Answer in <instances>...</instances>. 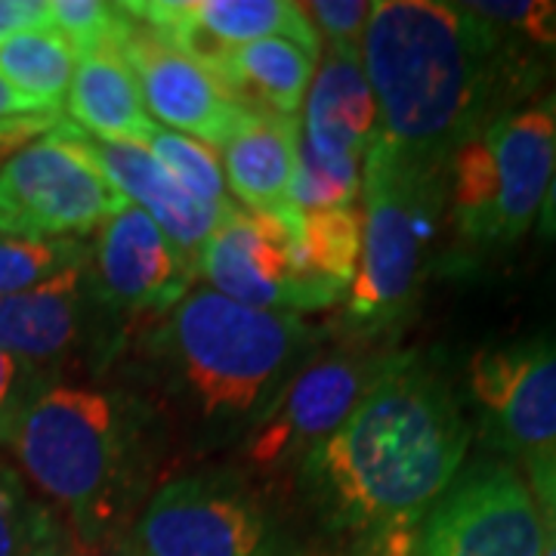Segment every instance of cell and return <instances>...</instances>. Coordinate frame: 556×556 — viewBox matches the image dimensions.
Segmentation results:
<instances>
[{
	"label": "cell",
	"mask_w": 556,
	"mask_h": 556,
	"mask_svg": "<svg viewBox=\"0 0 556 556\" xmlns=\"http://www.w3.org/2000/svg\"><path fill=\"white\" fill-rule=\"evenodd\" d=\"M328 556H417V526L399 522L371 532H358L350 544Z\"/></svg>",
	"instance_id": "obj_30"
},
{
	"label": "cell",
	"mask_w": 556,
	"mask_h": 556,
	"mask_svg": "<svg viewBox=\"0 0 556 556\" xmlns=\"http://www.w3.org/2000/svg\"><path fill=\"white\" fill-rule=\"evenodd\" d=\"M115 50L137 78L146 112L174 127V134H189L211 149L226 146L248 109L199 60L182 53L177 43L161 38L130 13Z\"/></svg>",
	"instance_id": "obj_11"
},
{
	"label": "cell",
	"mask_w": 556,
	"mask_h": 556,
	"mask_svg": "<svg viewBox=\"0 0 556 556\" xmlns=\"http://www.w3.org/2000/svg\"><path fill=\"white\" fill-rule=\"evenodd\" d=\"M38 112H50V109H43L38 102L25 100L22 93H16V90L10 87V80L0 75V121L25 118V115H38Z\"/></svg>",
	"instance_id": "obj_34"
},
{
	"label": "cell",
	"mask_w": 556,
	"mask_h": 556,
	"mask_svg": "<svg viewBox=\"0 0 556 556\" xmlns=\"http://www.w3.org/2000/svg\"><path fill=\"white\" fill-rule=\"evenodd\" d=\"M470 424L455 390L420 358L390 356L353 415L313 452V470L358 532L417 526L455 482Z\"/></svg>",
	"instance_id": "obj_2"
},
{
	"label": "cell",
	"mask_w": 556,
	"mask_h": 556,
	"mask_svg": "<svg viewBox=\"0 0 556 556\" xmlns=\"http://www.w3.org/2000/svg\"><path fill=\"white\" fill-rule=\"evenodd\" d=\"M300 7H303V16L316 28L318 38L328 40L331 53H358L375 3H365V0H313V3H300Z\"/></svg>",
	"instance_id": "obj_29"
},
{
	"label": "cell",
	"mask_w": 556,
	"mask_h": 556,
	"mask_svg": "<svg viewBox=\"0 0 556 556\" xmlns=\"http://www.w3.org/2000/svg\"><path fill=\"white\" fill-rule=\"evenodd\" d=\"M266 519L236 482L189 477L164 485L137 522L139 556H260Z\"/></svg>",
	"instance_id": "obj_10"
},
{
	"label": "cell",
	"mask_w": 556,
	"mask_h": 556,
	"mask_svg": "<svg viewBox=\"0 0 556 556\" xmlns=\"http://www.w3.org/2000/svg\"><path fill=\"white\" fill-rule=\"evenodd\" d=\"M97 273L102 298L112 309L164 313L186 298L195 266L139 207L127 204L100 226Z\"/></svg>",
	"instance_id": "obj_14"
},
{
	"label": "cell",
	"mask_w": 556,
	"mask_h": 556,
	"mask_svg": "<svg viewBox=\"0 0 556 556\" xmlns=\"http://www.w3.org/2000/svg\"><path fill=\"white\" fill-rule=\"evenodd\" d=\"M127 25V13L121 3L102 0H53L50 3V28L65 38V43L84 56L105 47H115Z\"/></svg>",
	"instance_id": "obj_27"
},
{
	"label": "cell",
	"mask_w": 556,
	"mask_h": 556,
	"mask_svg": "<svg viewBox=\"0 0 556 556\" xmlns=\"http://www.w3.org/2000/svg\"><path fill=\"white\" fill-rule=\"evenodd\" d=\"M146 149L192 199H199L201 204L219 211L223 217L236 211V204L226 195V179H223V170H219L217 152L211 146L159 127L152 134V139L146 142Z\"/></svg>",
	"instance_id": "obj_24"
},
{
	"label": "cell",
	"mask_w": 556,
	"mask_h": 556,
	"mask_svg": "<svg viewBox=\"0 0 556 556\" xmlns=\"http://www.w3.org/2000/svg\"><path fill=\"white\" fill-rule=\"evenodd\" d=\"M50 28V3L43 0H0V40L28 31Z\"/></svg>",
	"instance_id": "obj_31"
},
{
	"label": "cell",
	"mask_w": 556,
	"mask_h": 556,
	"mask_svg": "<svg viewBox=\"0 0 556 556\" xmlns=\"http://www.w3.org/2000/svg\"><path fill=\"white\" fill-rule=\"evenodd\" d=\"M127 204L68 121L0 164V236L10 239L84 236Z\"/></svg>",
	"instance_id": "obj_7"
},
{
	"label": "cell",
	"mask_w": 556,
	"mask_h": 556,
	"mask_svg": "<svg viewBox=\"0 0 556 556\" xmlns=\"http://www.w3.org/2000/svg\"><path fill=\"white\" fill-rule=\"evenodd\" d=\"M390 358L343 356L318 358L306 365L298 378L285 387L278 405L260 424L251 439V460L263 470H276L291 457L316 452L318 445L353 415L358 399L371 390Z\"/></svg>",
	"instance_id": "obj_13"
},
{
	"label": "cell",
	"mask_w": 556,
	"mask_h": 556,
	"mask_svg": "<svg viewBox=\"0 0 556 556\" xmlns=\"http://www.w3.org/2000/svg\"><path fill=\"white\" fill-rule=\"evenodd\" d=\"M544 522L507 460H479L427 510L417 556H541Z\"/></svg>",
	"instance_id": "obj_8"
},
{
	"label": "cell",
	"mask_w": 556,
	"mask_h": 556,
	"mask_svg": "<svg viewBox=\"0 0 556 556\" xmlns=\"http://www.w3.org/2000/svg\"><path fill=\"white\" fill-rule=\"evenodd\" d=\"M298 219L300 214L281 219L236 207L219 219L201 248L195 273L207 278L217 294L251 309H321L291 266V232Z\"/></svg>",
	"instance_id": "obj_12"
},
{
	"label": "cell",
	"mask_w": 556,
	"mask_h": 556,
	"mask_svg": "<svg viewBox=\"0 0 556 556\" xmlns=\"http://www.w3.org/2000/svg\"><path fill=\"white\" fill-rule=\"evenodd\" d=\"M78 53L53 28H28L0 40V75L25 100L60 112L75 78Z\"/></svg>",
	"instance_id": "obj_22"
},
{
	"label": "cell",
	"mask_w": 556,
	"mask_h": 556,
	"mask_svg": "<svg viewBox=\"0 0 556 556\" xmlns=\"http://www.w3.org/2000/svg\"><path fill=\"white\" fill-rule=\"evenodd\" d=\"M538 236L544 241H556V170L541 204V214H538Z\"/></svg>",
	"instance_id": "obj_35"
},
{
	"label": "cell",
	"mask_w": 556,
	"mask_h": 556,
	"mask_svg": "<svg viewBox=\"0 0 556 556\" xmlns=\"http://www.w3.org/2000/svg\"><path fill=\"white\" fill-rule=\"evenodd\" d=\"M300 121L269 112H244L223 146V164L232 192L251 211L291 219L298 211L288 201L298 164Z\"/></svg>",
	"instance_id": "obj_16"
},
{
	"label": "cell",
	"mask_w": 556,
	"mask_h": 556,
	"mask_svg": "<svg viewBox=\"0 0 556 556\" xmlns=\"http://www.w3.org/2000/svg\"><path fill=\"white\" fill-rule=\"evenodd\" d=\"M316 53L288 38H263L223 50L207 62V72L251 109L298 118L300 105L316 75Z\"/></svg>",
	"instance_id": "obj_18"
},
{
	"label": "cell",
	"mask_w": 556,
	"mask_h": 556,
	"mask_svg": "<svg viewBox=\"0 0 556 556\" xmlns=\"http://www.w3.org/2000/svg\"><path fill=\"white\" fill-rule=\"evenodd\" d=\"M358 164L353 159H331L316 152L306 139L298 142V164L288 189V201L298 214H321L356 204L362 192Z\"/></svg>",
	"instance_id": "obj_25"
},
{
	"label": "cell",
	"mask_w": 556,
	"mask_h": 556,
	"mask_svg": "<svg viewBox=\"0 0 556 556\" xmlns=\"http://www.w3.org/2000/svg\"><path fill=\"white\" fill-rule=\"evenodd\" d=\"M20 358L10 356L7 350H0V437L3 430L10 427V420L16 417V412L22 408V402H16V393H20Z\"/></svg>",
	"instance_id": "obj_33"
},
{
	"label": "cell",
	"mask_w": 556,
	"mask_h": 556,
	"mask_svg": "<svg viewBox=\"0 0 556 556\" xmlns=\"http://www.w3.org/2000/svg\"><path fill=\"white\" fill-rule=\"evenodd\" d=\"M362 207H338L321 214H300L291 232V266L294 276L325 306H334L353 285L362 254Z\"/></svg>",
	"instance_id": "obj_21"
},
{
	"label": "cell",
	"mask_w": 556,
	"mask_h": 556,
	"mask_svg": "<svg viewBox=\"0 0 556 556\" xmlns=\"http://www.w3.org/2000/svg\"><path fill=\"white\" fill-rule=\"evenodd\" d=\"M47 130V121L40 115H25V118L0 121V161L16 155L28 142H35Z\"/></svg>",
	"instance_id": "obj_32"
},
{
	"label": "cell",
	"mask_w": 556,
	"mask_h": 556,
	"mask_svg": "<svg viewBox=\"0 0 556 556\" xmlns=\"http://www.w3.org/2000/svg\"><path fill=\"white\" fill-rule=\"evenodd\" d=\"M68 118L80 134L105 142L146 146L159 124L149 118L130 65L115 47L84 53L68 87Z\"/></svg>",
	"instance_id": "obj_19"
},
{
	"label": "cell",
	"mask_w": 556,
	"mask_h": 556,
	"mask_svg": "<svg viewBox=\"0 0 556 556\" xmlns=\"http://www.w3.org/2000/svg\"><path fill=\"white\" fill-rule=\"evenodd\" d=\"M80 276L84 269H72L0 298V350L35 362L62 356L80 334Z\"/></svg>",
	"instance_id": "obj_20"
},
{
	"label": "cell",
	"mask_w": 556,
	"mask_h": 556,
	"mask_svg": "<svg viewBox=\"0 0 556 556\" xmlns=\"http://www.w3.org/2000/svg\"><path fill=\"white\" fill-rule=\"evenodd\" d=\"M445 170L460 239L482 251L517 244L541 214L556 170V90L457 146Z\"/></svg>",
	"instance_id": "obj_3"
},
{
	"label": "cell",
	"mask_w": 556,
	"mask_h": 556,
	"mask_svg": "<svg viewBox=\"0 0 556 556\" xmlns=\"http://www.w3.org/2000/svg\"><path fill=\"white\" fill-rule=\"evenodd\" d=\"M378 137V105L358 53H328L306 90L303 139L331 159L362 161Z\"/></svg>",
	"instance_id": "obj_17"
},
{
	"label": "cell",
	"mask_w": 556,
	"mask_h": 556,
	"mask_svg": "<svg viewBox=\"0 0 556 556\" xmlns=\"http://www.w3.org/2000/svg\"><path fill=\"white\" fill-rule=\"evenodd\" d=\"M62 556H121L112 554V551H105L102 544H90V541H80V544H72L68 551Z\"/></svg>",
	"instance_id": "obj_36"
},
{
	"label": "cell",
	"mask_w": 556,
	"mask_h": 556,
	"mask_svg": "<svg viewBox=\"0 0 556 556\" xmlns=\"http://www.w3.org/2000/svg\"><path fill=\"white\" fill-rule=\"evenodd\" d=\"M358 60L378 105V139L427 170H445L457 146L538 80L517 40L464 3H375Z\"/></svg>",
	"instance_id": "obj_1"
},
{
	"label": "cell",
	"mask_w": 556,
	"mask_h": 556,
	"mask_svg": "<svg viewBox=\"0 0 556 556\" xmlns=\"http://www.w3.org/2000/svg\"><path fill=\"white\" fill-rule=\"evenodd\" d=\"M78 139L93 155V161L100 164L102 174L112 179V186L121 195L152 219L164 232V239L195 266L201 248L214 236L223 214L201 204L199 199H192L177 179L149 155L146 146H139V142H105V139L87 137L80 130Z\"/></svg>",
	"instance_id": "obj_15"
},
{
	"label": "cell",
	"mask_w": 556,
	"mask_h": 556,
	"mask_svg": "<svg viewBox=\"0 0 556 556\" xmlns=\"http://www.w3.org/2000/svg\"><path fill=\"white\" fill-rule=\"evenodd\" d=\"M467 387L485 442L522 460L556 445V334L479 350Z\"/></svg>",
	"instance_id": "obj_9"
},
{
	"label": "cell",
	"mask_w": 556,
	"mask_h": 556,
	"mask_svg": "<svg viewBox=\"0 0 556 556\" xmlns=\"http://www.w3.org/2000/svg\"><path fill=\"white\" fill-rule=\"evenodd\" d=\"M442 174L371 139L362 174V254L350 285V316L358 321L380 325L408 309L427 248L437 239Z\"/></svg>",
	"instance_id": "obj_5"
},
{
	"label": "cell",
	"mask_w": 556,
	"mask_h": 556,
	"mask_svg": "<svg viewBox=\"0 0 556 556\" xmlns=\"http://www.w3.org/2000/svg\"><path fill=\"white\" fill-rule=\"evenodd\" d=\"M467 13L492 22L510 38L544 47L556 56V3L554 0H501V3H464Z\"/></svg>",
	"instance_id": "obj_28"
},
{
	"label": "cell",
	"mask_w": 556,
	"mask_h": 556,
	"mask_svg": "<svg viewBox=\"0 0 556 556\" xmlns=\"http://www.w3.org/2000/svg\"><path fill=\"white\" fill-rule=\"evenodd\" d=\"M72 269H84L80 241L0 236V298L31 291Z\"/></svg>",
	"instance_id": "obj_26"
},
{
	"label": "cell",
	"mask_w": 556,
	"mask_h": 556,
	"mask_svg": "<svg viewBox=\"0 0 556 556\" xmlns=\"http://www.w3.org/2000/svg\"><path fill=\"white\" fill-rule=\"evenodd\" d=\"M65 551L68 538L60 517L0 467V556H62Z\"/></svg>",
	"instance_id": "obj_23"
},
{
	"label": "cell",
	"mask_w": 556,
	"mask_h": 556,
	"mask_svg": "<svg viewBox=\"0 0 556 556\" xmlns=\"http://www.w3.org/2000/svg\"><path fill=\"white\" fill-rule=\"evenodd\" d=\"M22 470L78 522L102 519L121 470L115 402L90 387H50L3 430Z\"/></svg>",
	"instance_id": "obj_6"
},
{
	"label": "cell",
	"mask_w": 556,
	"mask_h": 556,
	"mask_svg": "<svg viewBox=\"0 0 556 556\" xmlns=\"http://www.w3.org/2000/svg\"><path fill=\"white\" fill-rule=\"evenodd\" d=\"M300 338L294 313L251 309L211 288L179 300L167 328L179 375L207 417L248 415Z\"/></svg>",
	"instance_id": "obj_4"
}]
</instances>
